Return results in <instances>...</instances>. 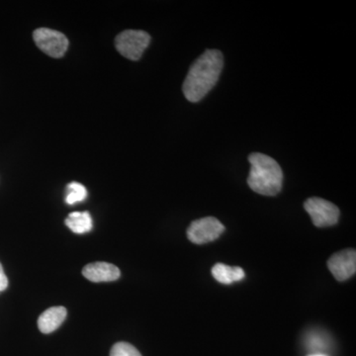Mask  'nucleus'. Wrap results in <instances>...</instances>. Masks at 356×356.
Wrapping results in <instances>:
<instances>
[{
	"label": "nucleus",
	"mask_w": 356,
	"mask_h": 356,
	"mask_svg": "<svg viewBox=\"0 0 356 356\" xmlns=\"http://www.w3.org/2000/svg\"><path fill=\"white\" fill-rule=\"evenodd\" d=\"M224 67V57L221 51H204L192 64L185 79L182 91L188 102H201L208 92L216 86Z\"/></svg>",
	"instance_id": "f257e3e1"
},
{
	"label": "nucleus",
	"mask_w": 356,
	"mask_h": 356,
	"mask_svg": "<svg viewBox=\"0 0 356 356\" xmlns=\"http://www.w3.org/2000/svg\"><path fill=\"white\" fill-rule=\"evenodd\" d=\"M248 184L252 191L264 196H275L282 189L283 172L277 161L266 154L252 153Z\"/></svg>",
	"instance_id": "f03ea898"
},
{
	"label": "nucleus",
	"mask_w": 356,
	"mask_h": 356,
	"mask_svg": "<svg viewBox=\"0 0 356 356\" xmlns=\"http://www.w3.org/2000/svg\"><path fill=\"white\" fill-rule=\"evenodd\" d=\"M151 43V36L142 30H126L115 39V47L123 57L139 60Z\"/></svg>",
	"instance_id": "7ed1b4c3"
},
{
	"label": "nucleus",
	"mask_w": 356,
	"mask_h": 356,
	"mask_svg": "<svg viewBox=\"0 0 356 356\" xmlns=\"http://www.w3.org/2000/svg\"><path fill=\"white\" fill-rule=\"evenodd\" d=\"M38 48L51 58H62L69 48V40L63 33L49 28H38L33 33Z\"/></svg>",
	"instance_id": "20e7f679"
},
{
	"label": "nucleus",
	"mask_w": 356,
	"mask_h": 356,
	"mask_svg": "<svg viewBox=\"0 0 356 356\" xmlns=\"http://www.w3.org/2000/svg\"><path fill=\"white\" fill-rule=\"evenodd\" d=\"M304 208L310 215L313 224L318 228L334 226L339 221V208L334 204L325 200V199L309 198L304 203Z\"/></svg>",
	"instance_id": "39448f33"
},
{
	"label": "nucleus",
	"mask_w": 356,
	"mask_h": 356,
	"mask_svg": "<svg viewBox=\"0 0 356 356\" xmlns=\"http://www.w3.org/2000/svg\"><path fill=\"white\" fill-rule=\"evenodd\" d=\"M225 227L214 217H205L191 222L187 238L196 245L214 242L224 233Z\"/></svg>",
	"instance_id": "423d86ee"
},
{
	"label": "nucleus",
	"mask_w": 356,
	"mask_h": 356,
	"mask_svg": "<svg viewBox=\"0 0 356 356\" xmlns=\"http://www.w3.org/2000/svg\"><path fill=\"white\" fill-rule=\"evenodd\" d=\"M327 267L337 281L350 280L356 271V252L353 248L341 250L332 255Z\"/></svg>",
	"instance_id": "0eeeda50"
},
{
	"label": "nucleus",
	"mask_w": 356,
	"mask_h": 356,
	"mask_svg": "<svg viewBox=\"0 0 356 356\" xmlns=\"http://www.w3.org/2000/svg\"><path fill=\"white\" fill-rule=\"evenodd\" d=\"M84 277L91 282H110L120 277L118 267L107 262H95L88 264L83 269Z\"/></svg>",
	"instance_id": "6e6552de"
},
{
	"label": "nucleus",
	"mask_w": 356,
	"mask_h": 356,
	"mask_svg": "<svg viewBox=\"0 0 356 356\" xmlns=\"http://www.w3.org/2000/svg\"><path fill=\"white\" fill-rule=\"evenodd\" d=\"M67 309L65 307H51L42 313L38 320L40 331L43 334H51L63 324L67 318Z\"/></svg>",
	"instance_id": "1a4fd4ad"
},
{
	"label": "nucleus",
	"mask_w": 356,
	"mask_h": 356,
	"mask_svg": "<svg viewBox=\"0 0 356 356\" xmlns=\"http://www.w3.org/2000/svg\"><path fill=\"white\" fill-rule=\"evenodd\" d=\"M212 275L222 284H232L245 278V271L242 267L229 266L224 264H217L213 266Z\"/></svg>",
	"instance_id": "9d476101"
},
{
	"label": "nucleus",
	"mask_w": 356,
	"mask_h": 356,
	"mask_svg": "<svg viewBox=\"0 0 356 356\" xmlns=\"http://www.w3.org/2000/svg\"><path fill=\"white\" fill-rule=\"evenodd\" d=\"M65 222L70 231L79 235L88 233L92 229V219L88 211L70 213Z\"/></svg>",
	"instance_id": "9b49d317"
},
{
	"label": "nucleus",
	"mask_w": 356,
	"mask_h": 356,
	"mask_svg": "<svg viewBox=\"0 0 356 356\" xmlns=\"http://www.w3.org/2000/svg\"><path fill=\"white\" fill-rule=\"evenodd\" d=\"M88 197V191L83 184L79 182H72L67 184V196H65V202L69 205L83 202Z\"/></svg>",
	"instance_id": "f8f14e48"
},
{
	"label": "nucleus",
	"mask_w": 356,
	"mask_h": 356,
	"mask_svg": "<svg viewBox=\"0 0 356 356\" xmlns=\"http://www.w3.org/2000/svg\"><path fill=\"white\" fill-rule=\"evenodd\" d=\"M110 356H142V355L132 344L117 343L112 346Z\"/></svg>",
	"instance_id": "ddd939ff"
},
{
	"label": "nucleus",
	"mask_w": 356,
	"mask_h": 356,
	"mask_svg": "<svg viewBox=\"0 0 356 356\" xmlns=\"http://www.w3.org/2000/svg\"><path fill=\"white\" fill-rule=\"evenodd\" d=\"M8 287V280H7L6 273H4L3 267L0 264V293L4 291Z\"/></svg>",
	"instance_id": "4468645a"
},
{
	"label": "nucleus",
	"mask_w": 356,
	"mask_h": 356,
	"mask_svg": "<svg viewBox=\"0 0 356 356\" xmlns=\"http://www.w3.org/2000/svg\"><path fill=\"white\" fill-rule=\"evenodd\" d=\"M309 356H327V355H309Z\"/></svg>",
	"instance_id": "2eb2a0df"
}]
</instances>
